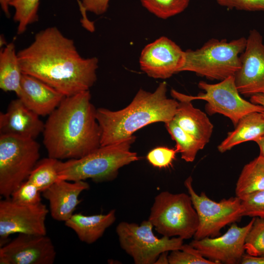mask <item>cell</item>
<instances>
[{
	"label": "cell",
	"mask_w": 264,
	"mask_h": 264,
	"mask_svg": "<svg viewBox=\"0 0 264 264\" xmlns=\"http://www.w3.org/2000/svg\"><path fill=\"white\" fill-rule=\"evenodd\" d=\"M255 218L242 227L233 223L222 235L194 239L190 244L204 257L217 264H241L244 254L245 239Z\"/></svg>",
	"instance_id": "13"
},
{
	"label": "cell",
	"mask_w": 264,
	"mask_h": 264,
	"mask_svg": "<svg viewBox=\"0 0 264 264\" xmlns=\"http://www.w3.org/2000/svg\"><path fill=\"white\" fill-rule=\"evenodd\" d=\"M176 153L177 151L176 148L158 147L148 153L147 159L154 167L165 168L172 165Z\"/></svg>",
	"instance_id": "32"
},
{
	"label": "cell",
	"mask_w": 264,
	"mask_h": 264,
	"mask_svg": "<svg viewBox=\"0 0 264 264\" xmlns=\"http://www.w3.org/2000/svg\"><path fill=\"white\" fill-rule=\"evenodd\" d=\"M168 260L170 264H217L204 257L190 244H183L180 249L171 251Z\"/></svg>",
	"instance_id": "29"
},
{
	"label": "cell",
	"mask_w": 264,
	"mask_h": 264,
	"mask_svg": "<svg viewBox=\"0 0 264 264\" xmlns=\"http://www.w3.org/2000/svg\"><path fill=\"white\" fill-rule=\"evenodd\" d=\"M241 66L234 76L241 94H264V44L256 29L250 31L246 44L241 55Z\"/></svg>",
	"instance_id": "14"
},
{
	"label": "cell",
	"mask_w": 264,
	"mask_h": 264,
	"mask_svg": "<svg viewBox=\"0 0 264 264\" xmlns=\"http://www.w3.org/2000/svg\"><path fill=\"white\" fill-rule=\"evenodd\" d=\"M115 220V210L112 209L106 214H73L65 224L75 232L81 242L91 244L99 239Z\"/></svg>",
	"instance_id": "20"
},
{
	"label": "cell",
	"mask_w": 264,
	"mask_h": 264,
	"mask_svg": "<svg viewBox=\"0 0 264 264\" xmlns=\"http://www.w3.org/2000/svg\"><path fill=\"white\" fill-rule=\"evenodd\" d=\"M242 264H264V257H257L244 254L242 259Z\"/></svg>",
	"instance_id": "35"
},
{
	"label": "cell",
	"mask_w": 264,
	"mask_h": 264,
	"mask_svg": "<svg viewBox=\"0 0 264 264\" xmlns=\"http://www.w3.org/2000/svg\"><path fill=\"white\" fill-rule=\"evenodd\" d=\"M58 159L48 157L39 160L27 179L42 193L59 179L57 169Z\"/></svg>",
	"instance_id": "25"
},
{
	"label": "cell",
	"mask_w": 264,
	"mask_h": 264,
	"mask_svg": "<svg viewBox=\"0 0 264 264\" xmlns=\"http://www.w3.org/2000/svg\"><path fill=\"white\" fill-rule=\"evenodd\" d=\"M148 220L163 236L188 240L195 234L198 219L190 196L162 191L157 195Z\"/></svg>",
	"instance_id": "6"
},
{
	"label": "cell",
	"mask_w": 264,
	"mask_h": 264,
	"mask_svg": "<svg viewBox=\"0 0 264 264\" xmlns=\"http://www.w3.org/2000/svg\"><path fill=\"white\" fill-rule=\"evenodd\" d=\"M184 184L198 219V226L194 236V239L220 236L221 229L235 223L243 216L241 199L239 198L236 196L217 202L209 198L203 192L198 194L193 187L191 176L185 180Z\"/></svg>",
	"instance_id": "10"
},
{
	"label": "cell",
	"mask_w": 264,
	"mask_h": 264,
	"mask_svg": "<svg viewBox=\"0 0 264 264\" xmlns=\"http://www.w3.org/2000/svg\"><path fill=\"white\" fill-rule=\"evenodd\" d=\"M56 256L46 235L19 234L0 248V264H53Z\"/></svg>",
	"instance_id": "15"
},
{
	"label": "cell",
	"mask_w": 264,
	"mask_h": 264,
	"mask_svg": "<svg viewBox=\"0 0 264 264\" xmlns=\"http://www.w3.org/2000/svg\"><path fill=\"white\" fill-rule=\"evenodd\" d=\"M173 120L184 131L198 141L207 144L213 125L206 114L195 108L191 101L180 100Z\"/></svg>",
	"instance_id": "19"
},
{
	"label": "cell",
	"mask_w": 264,
	"mask_h": 264,
	"mask_svg": "<svg viewBox=\"0 0 264 264\" xmlns=\"http://www.w3.org/2000/svg\"><path fill=\"white\" fill-rule=\"evenodd\" d=\"M240 199L243 216L264 218V190L249 194Z\"/></svg>",
	"instance_id": "31"
},
{
	"label": "cell",
	"mask_w": 264,
	"mask_h": 264,
	"mask_svg": "<svg viewBox=\"0 0 264 264\" xmlns=\"http://www.w3.org/2000/svg\"><path fill=\"white\" fill-rule=\"evenodd\" d=\"M153 227L148 220L140 224L122 221L116 228L120 247L135 264H155L161 253L180 249L183 244V240L179 237L158 238Z\"/></svg>",
	"instance_id": "9"
},
{
	"label": "cell",
	"mask_w": 264,
	"mask_h": 264,
	"mask_svg": "<svg viewBox=\"0 0 264 264\" xmlns=\"http://www.w3.org/2000/svg\"><path fill=\"white\" fill-rule=\"evenodd\" d=\"M17 54L22 73L41 80L66 97L89 90L97 80L98 58L82 57L73 40L55 26L37 33L32 43Z\"/></svg>",
	"instance_id": "1"
},
{
	"label": "cell",
	"mask_w": 264,
	"mask_h": 264,
	"mask_svg": "<svg viewBox=\"0 0 264 264\" xmlns=\"http://www.w3.org/2000/svg\"><path fill=\"white\" fill-rule=\"evenodd\" d=\"M41 193L36 185L27 179L12 193L10 198L18 204L33 206L42 202Z\"/></svg>",
	"instance_id": "30"
},
{
	"label": "cell",
	"mask_w": 264,
	"mask_h": 264,
	"mask_svg": "<svg viewBox=\"0 0 264 264\" xmlns=\"http://www.w3.org/2000/svg\"><path fill=\"white\" fill-rule=\"evenodd\" d=\"M39 116L19 98L13 100L6 111L0 113V134L35 139L44 127Z\"/></svg>",
	"instance_id": "16"
},
{
	"label": "cell",
	"mask_w": 264,
	"mask_h": 264,
	"mask_svg": "<svg viewBox=\"0 0 264 264\" xmlns=\"http://www.w3.org/2000/svg\"><path fill=\"white\" fill-rule=\"evenodd\" d=\"M246 44L244 37L230 41L211 39L199 48L185 51V61L180 72H193L220 81L234 76L241 67V55Z\"/></svg>",
	"instance_id": "5"
},
{
	"label": "cell",
	"mask_w": 264,
	"mask_h": 264,
	"mask_svg": "<svg viewBox=\"0 0 264 264\" xmlns=\"http://www.w3.org/2000/svg\"><path fill=\"white\" fill-rule=\"evenodd\" d=\"M198 87L204 92L196 96L187 95L173 89L171 94L177 101L204 100L207 102L205 110L208 114L223 115L235 126L242 117L249 113L264 112L263 106L247 101L241 96L234 76L229 77L216 84L201 81L198 83Z\"/></svg>",
	"instance_id": "8"
},
{
	"label": "cell",
	"mask_w": 264,
	"mask_h": 264,
	"mask_svg": "<svg viewBox=\"0 0 264 264\" xmlns=\"http://www.w3.org/2000/svg\"><path fill=\"white\" fill-rule=\"evenodd\" d=\"M48 210L42 202L33 206L18 204L10 198L0 201V244L8 242L14 234L46 235Z\"/></svg>",
	"instance_id": "11"
},
{
	"label": "cell",
	"mask_w": 264,
	"mask_h": 264,
	"mask_svg": "<svg viewBox=\"0 0 264 264\" xmlns=\"http://www.w3.org/2000/svg\"><path fill=\"white\" fill-rule=\"evenodd\" d=\"M40 0H13L9 3L15 10L13 19L18 23L17 33L21 34L29 24L38 21Z\"/></svg>",
	"instance_id": "26"
},
{
	"label": "cell",
	"mask_w": 264,
	"mask_h": 264,
	"mask_svg": "<svg viewBox=\"0 0 264 264\" xmlns=\"http://www.w3.org/2000/svg\"><path fill=\"white\" fill-rule=\"evenodd\" d=\"M246 254L254 257H264V218L255 217L245 239Z\"/></svg>",
	"instance_id": "28"
},
{
	"label": "cell",
	"mask_w": 264,
	"mask_h": 264,
	"mask_svg": "<svg viewBox=\"0 0 264 264\" xmlns=\"http://www.w3.org/2000/svg\"><path fill=\"white\" fill-rule=\"evenodd\" d=\"M167 85L160 83L153 92L140 89L131 103L120 110H96L101 131V146L124 141L139 129L155 122L173 120L178 101L167 96Z\"/></svg>",
	"instance_id": "3"
},
{
	"label": "cell",
	"mask_w": 264,
	"mask_h": 264,
	"mask_svg": "<svg viewBox=\"0 0 264 264\" xmlns=\"http://www.w3.org/2000/svg\"><path fill=\"white\" fill-rule=\"evenodd\" d=\"M96 110L89 90L65 97L44 123L43 143L48 157L78 159L100 147Z\"/></svg>",
	"instance_id": "2"
},
{
	"label": "cell",
	"mask_w": 264,
	"mask_h": 264,
	"mask_svg": "<svg viewBox=\"0 0 264 264\" xmlns=\"http://www.w3.org/2000/svg\"><path fill=\"white\" fill-rule=\"evenodd\" d=\"M12 0H0L1 8L7 17L10 16L9 6L10 2Z\"/></svg>",
	"instance_id": "37"
},
{
	"label": "cell",
	"mask_w": 264,
	"mask_h": 264,
	"mask_svg": "<svg viewBox=\"0 0 264 264\" xmlns=\"http://www.w3.org/2000/svg\"><path fill=\"white\" fill-rule=\"evenodd\" d=\"M40 145L35 139L0 134V195L4 198L27 179L39 161Z\"/></svg>",
	"instance_id": "7"
},
{
	"label": "cell",
	"mask_w": 264,
	"mask_h": 264,
	"mask_svg": "<svg viewBox=\"0 0 264 264\" xmlns=\"http://www.w3.org/2000/svg\"><path fill=\"white\" fill-rule=\"evenodd\" d=\"M220 6L229 9L264 11V0H216Z\"/></svg>",
	"instance_id": "33"
},
{
	"label": "cell",
	"mask_w": 264,
	"mask_h": 264,
	"mask_svg": "<svg viewBox=\"0 0 264 264\" xmlns=\"http://www.w3.org/2000/svg\"><path fill=\"white\" fill-rule=\"evenodd\" d=\"M17 97L28 109L44 116L50 114L66 96L41 80L22 73Z\"/></svg>",
	"instance_id": "17"
},
{
	"label": "cell",
	"mask_w": 264,
	"mask_h": 264,
	"mask_svg": "<svg viewBox=\"0 0 264 264\" xmlns=\"http://www.w3.org/2000/svg\"><path fill=\"white\" fill-rule=\"evenodd\" d=\"M236 127L218 146L220 153H224L243 142H255L264 136V112L255 111L244 115Z\"/></svg>",
	"instance_id": "21"
},
{
	"label": "cell",
	"mask_w": 264,
	"mask_h": 264,
	"mask_svg": "<svg viewBox=\"0 0 264 264\" xmlns=\"http://www.w3.org/2000/svg\"><path fill=\"white\" fill-rule=\"evenodd\" d=\"M264 190V157L259 155L243 167L236 183V196L241 198Z\"/></svg>",
	"instance_id": "23"
},
{
	"label": "cell",
	"mask_w": 264,
	"mask_h": 264,
	"mask_svg": "<svg viewBox=\"0 0 264 264\" xmlns=\"http://www.w3.org/2000/svg\"><path fill=\"white\" fill-rule=\"evenodd\" d=\"M110 0H82L80 3L82 12L88 11L97 15L104 14L108 10Z\"/></svg>",
	"instance_id": "34"
},
{
	"label": "cell",
	"mask_w": 264,
	"mask_h": 264,
	"mask_svg": "<svg viewBox=\"0 0 264 264\" xmlns=\"http://www.w3.org/2000/svg\"><path fill=\"white\" fill-rule=\"evenodd\" d=\"M142 6L158 18L167 19L183 12L190 0H140Z\"/></svg>",
	"instance_id": "27"
},
{
	"label": "cell",
	"mask_w": 264,
	"mask_h": 264,
	"mask_svg": "<svg viewBox=\"0 0 264 264\" xmlns=\"http://www.w3.org/2000/svg\"><path fill=\"white\" fill-rule=\"evenodd\" d=\"M185 52L167 37L162 36L147 44L139 57L140 69L148 76L165 79L180 72Z\"/></svg>",
	"instance_id": "12"
},
{
	"label": "cell",
	"mask_w": 264,
	"mask_h": 264,
	"mask_svg": "<svg viewBox=\"0 0 264 264\" xmlns=\"http://www.w3.org/2000/svg\"><path fill=\"white\" fill-rule=\"evenodd\" d=\"M22 75L15 45L10 43L0 52V89L5 92H14L18 96Z\"/></svg>",
	"instance_id": "22"
},
{
	"label": "cell",
	"mask_w": 264,
	"mask_h": 264,
	"mask_svg": "<svg viewBox=\"0 0 264 264\" xmlns=\"http://www.w3.org/2000/svg\"><path fill=\"white\" fill-rule=\"evenodd\" d=\"M168 252H164L161 253L157 259L155 264H169L168 260Z\"/></svg>",
	"instance_id": "38"
},
{
	"label": "cell",
	"mask_w": 264,
	"mask_h": 264,
	"mask_svg": "<svg viewBox=\"0 0 264 264\" xmlns=\"http://www.w3.org/2000/svg\"><path fill=\"white\" fill-rule=\"evenodd\" d=\"M135 138L133 135L118 143L101 146L80 158L58 160V180L75 181L91 179L99 183L114 179L121 168L139 159L137 154L131 151Z\"/></svg>",
	"instance_id": "4"
},
{
	"label": "cell",
	"mask_w": 264,
	"mask_h": 264,
	"mask_svg": "<svg viewBox=\"0 0 264 264\" xmlns=\"http://www.w3.org/2000/svg\"><path fill=\"white\" fill-rule=\"evenodd\" d=\"M255 142L257 144L260 148V155L264 157V136L257 140Z\"/></svg>",
	"instance_id": "39"
},
{
	"label": "cell",
	"mask_w": 264,
	"mask_h": 264,
	"mask_svg": "<svg viewBox=\"0 0 264 264\" xmlns=\"http://www.w3.org/2000/svg\"><path fill=\"white\" fill-rule=\"evenodd\" d=\"M250 100L252 103L261 105L264 108V94L253 95L251 96Z\"/></svg>",
	"instance_id": "36"
},
{
	"label": "cell",
	"mask_w": 264,
	"mask_h": 264,
	"mask_svg": "<svg viewBox=\"0 0 264 264\" xmlns=\"http://www.w3.org/2000/svg\"><path fill=\"white\" fill-rule=\"evenodd\" d=\"M167 130L176 143V149L182 159L187 162L194 161L198 152L205 144L182 130L173 120L165 123Z\"/></svg>",
	"instance_id": "24"
},
{
	"label": "cell",
	"mask_w": 264,
	"mask_h": 264,
	"mask_svg": "<svg viewBox=\"0 0 264 264\" xmlns=\"http://www.w3.org/2000/svg\"><path fill=\"white\" fill-rule=\"evenodd\" d=\"M89 188V185L85 180L70 182L58 180L42 192L43 197L49 202L52 218L64 222L68 220L81 202L79 199V195Z\"/></svg>",
	"instance_id": "18"
}]
</instances>
